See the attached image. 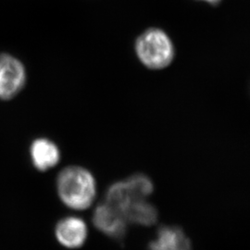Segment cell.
<instances>
[{
  "label": "cell",
  "mask_w": 250,
  "mask_h": 250,
  "mask_svg": "<svg viewBox=\"0 0 250 250\" xmlns=\"http://www.w3.org/2000/svg\"><path fill=\"white\" fill-rule=\"evenodd\" d=\"M59 197L67 207L76 210L89 208L97 195V183L89 170L80 166L63 169L57 179Z\"/></svg>",
  "instance_id": "obj_1"
},
{
  "label": "cell",
  "mask_w": 250,
  "mask_h": 250,
  "mask_svg": "<svg viewBox=\"0 0 250 250\" xmlns=\"http://www.w3.org/2000/svg\"><path fill=\"white\" fill-rule=\"evenodd\" d=\"M135 53L146 68L162 70L172 62L175 48L170 36L164 31L152 28L137 38Z\"/></svg>",
  "instance_id": "obj_2"
},
{
  "label": "cell",
  "mask_w": 250,
  "mask_h": 250,
  "mask_svg": "<svg viewBox=\"0 0 250 250\" xmlns=\"http://www.w3.org/2000/svg\"><path fill=\"white\" fill-rule=\"evenodd\" d=\"M154 186L146 175L138 173L117 182L107 189L106 203L123 215L125 208L134 199H146L153 193Z\"/></svg>",
  "instance_id": "obj_3"
},
{
  "label": "cell",
  "mask_w": 250,
  "mask_h": 250,
  "mask_svg": "<svg viewBox=\"0 0 250 250\" xmlns=\"http://www.w3.org/2000/svg\"><path fill=\"white\" fill-rule=\"evenodd\" d=\"M26 70L17 58L0 55V99L9 100L16 97L26 83Z\"/></svg>",
  "instance_id": "obj_4"
},
{
  "label": "cell",
  "mask_w": 250,
  "mask_h": 250,
  "mask_svg": "<svg viewBox=\"0 0 250 250\" xmlns=\"http://www.w3.org/2000/svg\"><path fill=\"white\" fill-rule=\"evenodd\" d=\"M93 224L100 232L118 240L125 237L127 230V221L125 217L106 202L96 208Z\"/></svg>",
  "instance_id": "obj_5"
},
{
  "label": "cell",
  "mask_w": 250,
  "mask_h": 250,
  "mask_svg": "<svg viewBox=\"0 0 250 250\" xmlns=\"http://www.w3.org/2000/svg\"><path fill=\"white\" fill-rule=\"evenodd\" d=\"M56 236L58 241L66 248H81L86 240L87 227L80 218L68 217L57 224Z\"/></svg>",
  "instance_id": "obj_6"
},
{
  "label": "cell",
  "mask_w": 250,
  "mask_h": 250,
  "mask_svg": "<svg viewBox=\"0 0 250 250\" xmlns=\"http://www.w3.org/2000/svg\"><path fill=\"white\" fill-rule=\"evenodd\" d=\"M30 156L36 169L45 171L52 169L60 162L61 151L51 140L38 138L31 145Z\"/></svg>",
  "instance_id": "obj_7"
},
{
  "label": "cell",
  "mask_w": 250,
  "mask_h": 250,
  "mask_svg": "<svg viewBox=\"0 0 250 250\" xmlns=\"http://www.w3.org/2000/svg\"><path fill=\"white\" fill-rule=\"evenodd\" d=\"M150 250H192L191 242L178 227L163 226L158 237L149 245Z\"/></svg>",
  "instance_id": "obj_8"
},
{
  "label": "cell",
  "mask_w": 250,
  "mask_h": 250,
  "mask_svg": "<svg viewBox=\"0 0 250 250\" xmlns=\"http://www.w3.org/2000/svg\"><path fill=\"white\" fill-rule=\"evenodd\" d=\"M123 216L127 223L150 226L158 220V211L146 199H134L125 208Z\"/></svg>",
  "instance_id": "obj_9"
},
{
  "label": "cell",
  "mask_w": 250,
  "mask_h": 250,
  "mask_svg": "<svg viewBox=\"0 0 250 250\" xmlns=\"http://www.w3.org/2000/svg\"><path fill=\"white\" fill-rule=\"evenodd\" d=\"M205 1L210 3V4H216V3H218L220 0H205Z\"/></svg>",
  "instance_id": "obj_10"
}]
</instances>
